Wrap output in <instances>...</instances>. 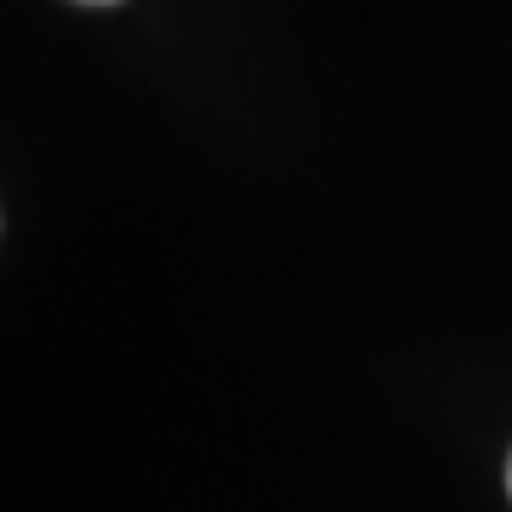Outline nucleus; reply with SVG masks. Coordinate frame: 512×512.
I'll return each mask as SVG.
<instances>
[{"label":"nucleus","instance_id":"obj_1","mask_svg":"<svg viewBox=\"0 0 512 512\" xmlns=\"http://www.w3.org/2000/svg\"><path fill=\"white\" fill-rule=\"evenodd\" d=\"M507 490H512V461H507Z\"/></svg>","mask_w":512,"mask_h":512},{"label":"nucleus","instance_id":"obj_2","mask_svg":"<svg viewBox=\"0 0 512 512\" xmlns=\"http://www.w3.org/2000/svg\"><path fill=\"white\" fill-rule=\"evenodd\" d=\"M92 6H103V0H92Z\"/></svg>","mask_w":512,"mask_h":512}]
</instances>
